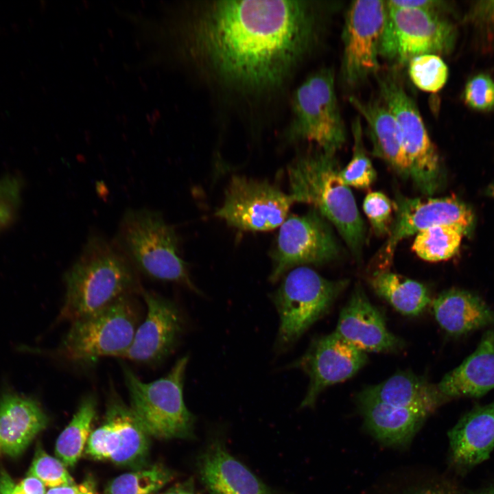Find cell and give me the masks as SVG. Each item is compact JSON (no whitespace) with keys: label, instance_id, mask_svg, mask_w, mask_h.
Instances as JSON below:
<instances>
[{"label":"cell","instance_id":"obj_7","mask_svg":"<svg viewBox=\"0 0 494 494\" xmlns=\"http://www.w3.org/2000/svg\"><path fill=\"white\" fill-rule=\"evenodd\" d=\"M292 117L285 133L291 143L307 141L335 154L346 131L336 93L333 72L321 68L309 75L292 97Z\"/></svg>","mask_w":494,"mask_h":494},{"label":"cell","instance_id":"obj_2","mask_svg":"<svg viewBox=\"0 0 494 494\" xmlns=\"http://www.w3.org/2000/svg\"><path fill=\"white\" fill-rule=\"evenodd\" d=\"M64 301L59 320L74 322L119 298L141 292L138 271L113 241L93 234L64 274Z\"/></svg>","mask_w":494,"mask_h":494},{"label":"cell","instance_id":"obj_40","mask_svg":"<svg viewBox=\"0 0 494 494\" xmlns=\"http://www.w3.org/2000/svg\"><path fill=\"white\" fill-rule=\"evenodd\" d=\"M163 494H195L193 482L191 479L179 483Z\"/></svg>","mask_w":494,"mask_h":494},{"label":"cell","instance_id":"obj_31","mask_svg":"<svg viewBox=\"0 0 494 494\" xmlns=\"http://www.w3.org/2000/svg\"><path fill=\"white\" fill-rule=\"evenodd\" d=\"M408 74L412 83L420 90L436 93L446 84L449 70L440 56L425 54L411 59L408 63Z\"/></svg>","mask_w":494,"mask_h":494},{"label":"cell","instance_id":"obj_9","mask_svg":"<svg viewBox=\"0 0 494 494\" xmlns=\"http://www.w3.org/2000/svg\"><path fill=\"white\" fill-rule=\"evenodd\" d=\"M378 84L383 103L399 128L409 178L423 194L431 196L440 184V163L417 106L395 74L379 76Z\"/></svg>","mask_w":494,"mask_h":494},{"label":"cell","instance_id":"obj_22","mask_svg":"<svg viewBox=\"0 0 494 494\" xmlns=\"http://www.w3.org/2000/svg\"><path fill=\"white\" fill-rule=\"evenodd\" d=\"M351 104L363 117L372 154L384 161L402 178H409L408 162L397 123L384 103L351 96Z\"/></svg>","mask_w":494,"mask_h":494},{"label":"cell","instance_id":"obj_36","mask_svg":"<svg viewBox=\"0 0 494 494\" xmlns=\"http://www.w3.org/2000/svg\"><path fill=\"white\" fill-rule=\"evenodd\" d=\"M464 102L477 110H490L494 108V80L485 73L470 78L463 92Z\"/></svg>","mask_w":494,"mask_h":494},{"label":"cell","instance_id":"obj_15","mask_svg":"<svg viewBox=\"0 0 494 494\" xmlns=\"http://www.w3.org/2000/svg\"><path fill=\"white\" fill-rule=\"evenodd\" d=\"M366 362V352L335 331L315 339L307 352L288 366L302 370L309 378L300 408L313 407L318 395L327 387L353 377Z\"/></svg>","mask_w":494,"mask_h":494},{"label":"cell","instance_id":"obj_37","mask_svg":"<svg viewBox=\"0 0 494 494\" xmlns=\"http://www.w3.org/2000/svg\"><path fill=\"white\" fill-rule=\"evenodd\" d=\"M469 18L473 22L494 29V0L475 3L469 11Z\"/></svg>","mask_w":494,"mask_h":494},{"label":"cell","instance_id":"obj_10","mask_svg":"<svg viewBox=\"0 0 494 494\" xmlns=\"http://www.w3.org/2000/svg\"><path fill=\"white\" fill-rule=\"evenodd\" d=\"M386 16L379 56L397 64L414 57L449 53L456 40V28L440 13L393 5L386 1Z\"/></svg>","mask_w":494,"mask_h":494},{"label":"cell","instance_id":"obj_12","mask_svg":"<svg viewBox=\"0 0 494 494\" xmlns=\"http://www.w3.org/2000/svg\"><path fill=\"white\" fill-rule=\"evenodd\" d=\"M293 203L289 193L268 181L233 176L215 215L242 231H270L282 224Z\"/></svg>","mask_w":494,"mask_h":494},{"label":"cell","instance_id":"obj_14","mask_svg":"<svg viewBox=\"0 0 494 494\" xmlns=\"http://www.w3.org/2000/svg\"><path fill=\"white\" fill-rule=\"evenodd\" d=\"M388 239L378 254L380 270L389 266L399 243L403 239L441 225L456 226L466 233L473 221L471 209L455 197L408 198L397 193Z\"/></svg>","mask_w":494,"mask_h":494},{"label":"cell","instance_id":"obj_33","mask_svg":"<svg viewBox=\"0 0 494 494\" xmlns=\"http://www.w3.org/2000/svg\"><path fill=\"white\" fill-rule=\"evenodd\" d=\"M27 475L37 478L45 485L51 488L75 484L64 464L47 454L40 446H37Z\"/></svg>","mask_w":494,"mask_h":494},{"label":"cell","instance_id":"obj_24","mask_svg":"<svg viewBox=\"0 0 494 494\" xmlns=\"http://www.w3.org/2000/svg\"><path fill=\"white\" fill-rule=\"evenodd\" d=\"M438 325L448 333L463 335L484 327L494 320V314L479 296L466 290L450 289L432 302Z\"/></svg>","mask_w":494,"mask_h":494},{"label":"cell","instance_id":"obj_30","mask_svg":"<svg viewBox=\"0 0 494 494\" xmlns=\"http://www.w3.org/2000/svg\"><path fill=\"white\" fill-rule=\"evenodd\" d=\"M352 132L353 154L347 165L340 169V175L348 187L367 189L375 180L377 174L364 146L362 124L359 117L353 123Z\"/></svg>","mask_w":494,"mask_h":494},{"label":"cell","instance_id":"obj_6","mask_svg":"<svg viewBox=\"0 0 494 494\" xmlns=\"http://www.w3.org/2000/svg\"><path fill=\"white\" fill-rule=\"evenodd\" d=\"M349 283L327 279L305 266L290 271L270 296L279 317L274 351L282 353L290 349L328 311Z\"/></svg>","mask_w":494,"mask_h":494},{"label":"cell","instance_id":"obj_26","mask_svg":"<svg viewBox=\"0 0 494 494\" xmlns=\"http://www.w3.org/2000/svg\"><path fill=\"white\" fill-rule=\"evenodd\" d=\"M106 417L114 423L121 440L120 447L112 462L127 467L143 464L148 454L149 435L130 409L113 398L108 405Z\"/></svg>","mask_w":494,"mask_h":494},{"label":"cell","instance_id":"obj_45","mask_svg":"<svg viewBox=\"0 0 494 494\" xmlns=\"http://www.w3.org/2000/svg\"><path fill=\"white\" fill-rule=\"evenodd\" d=\"M474 494H494V485L491 486L486 489H484L482 491H478L477 493Z\"/></svg>","mask_w":494,"mask_h":494},{"label":"cell","instance_id":"obj_5","mask_svg":"<svg viewBox=\"0 0 494 494\" xmlns=\"http://www.w3.org/2000/svg\"><path fill=\"white\" fill-rule=\"evenodd\" d=\"M189 358H179L165 376L151 382L141 381L129 366L122 365L130 409L149 436L169 439L192 434L194 417L183 399Z\"/></svg>","mask_w":494,"mask_h":494},{"label":"cell","instance_id":"obj_16","mask_svg":"<svg viewBox=\"0 0 494 494\" xmlns=\"http://www.w3.org/2000/svg\"><path fill=\"white\" fill-rule=\"evenodd\" d=\"M141 293L147 307L146 316L138 326L130 347L120 357L154 364L174 350L184 322L175 303L154 292L142 289Z\"/></svg>","mask_w":494,"mask_h":494},{"label":"cell","instance_id":"obj_21","mask_svg":"<svg viewBox=\"0 0 494 494\" xmlns=\"http://www.w3.org/2000/svg\"><path fill=\"white\" fill-rule=\"evenodd\" d=\"M48 418L36 400L13 393L0 400V448L16 457L43 430Z\"/></svg>","mask_w":494,"mask_h":494},{"label":"cell","instance_id":"obj_20","mask_svg":"<svg viewBox=\"0 0 494 494\" xmlns=\"http://www.w3.org/2000/svg\"><path fill=\"white\" fill-rule=\"evenodd\" d=\"M436 387L445 400L478 398L494 389V331H486L474 351L447 373Z\"/></svg>","mask_w":494,"mask_h":494},{"label":"cell","instance_id":"obj_34","mask_svg":"<svg viewBox=\"0 0 494 494\" xmlns=\"http://www.w3.org/2000/svg\"><path fill=\"white\" fill-rule=\"evenodd\" d=\"M394 203L384 193H368L363 201V210L377 235H388L392 224Z\"/></svg>","mask_w":494,"mask_h":494},{"label":"cell","instance_id":"obj_42","mask_svg":"<svg viewBox=\"0 0 494 494\" xmlns=\"http://www.w3.org/2000/svg\"><path fill=\"white\" fill-rule=\"evenodd\" d=\"M80 485H62L50 489L46 494H80Z\"/></svg>","mask_w":494,"mask_h":494},{"label":"cell","instance_id":"obj_18","mask_svg":"<svg viewBox=\"0 0 494 494\" xmlns=\"http://www.w3.org/2000/svg\"><path fill=\"white\" fill-rule=\"evenodd\" d=\"M450 457L462 467L477 465L494 449V400L473 408L448 433Z\"/></svg>","mask_w":494,"mask_h":494},{"label":"cell","instance_id":"obj_11","mask_svg":"<svg viewBox=\"0 0 494 494\" xmlns=\"http://www.w3.org/2000/svg\"><path fill=\"white\" fill-rule=\"evenodd\" d=\"M386 1H354L349 6L342 30L341 74L350 86L377 73L379 45L386 16Z\"/></svg>","mask_w":494,"mask_h":494},{"label":"cell","instance_id":"obj_17","mask_svg":"<svg viewBox=\"0 0 494 494\" xmlns=\"http://www.w3.org/2000/svg\"><path fill=\"white\" fill-rule=\"evenodd\" d=\"M335 332L364 352H386L400 349L402 340L387 328L379 310L356 285L340 311Z\"/></svg>","mask_w":494,"mask_h":494},{"label":"cell","instance_id":"obj_46","mask_svg":"<svg viewBox=\"0 0 494 494\" xmlns=\"http://www.w3.org/2000/svg\"><path fill=\"white\" fill-rule=\"evenodd\" d=\"M489 195L494 198V183L491 185L488 189Z\"/></svg>","mask_w":494,"mask_h":494},{"label":"cell","instance_id":"obj_23","mask_svg":"<svg viewBox=\"0 0 494 494\" xmlns=\"http://www.w3.org/2000/svg\"><path fill=\"white\" fill-rule=\"evenodd\" d=\"M445 399L433 385L421 376L401 371L384 381L361 391L357 402L382 403L402 408H424L434 412Z\"/></svg>","mask_w":494,"mask_h":494},{"label":"cell","instance_id":"obj_13","mask_svg":"<svg viewBox=\"0 0 494 494\" xmlns=\"http://www.w3.org/2000/svg\"><path fill=\"white\" fill-rule=\"evenodd\" d=\"M339 253L333 232L318 211L313 209L302 215H290L281 225L271 253L270 281L277 282L295 266L329 262Z\"/></svg>","mask_w":494,"mask_h":494},{"label":"cell","instance_id":"obj_25","mask_svg":"<svg viewBox=\"0 0 494 494\" xmlns=\"http://www.w3.org/2000/svg\"><path fill=\"white\" fill-rule=\"evenodd\" d=\"M374 292L400 314L416 316L431 302L427 287L421 283L387 269L375 271L370 278Z\"/></svg>","mask_w":494,"mask_h":494},{"label":"cell","instance_id":"obj_39","mask_svg":"<svg viewBox=\"0 0 494 494\" xmlns=\"http://www.w3.org/2000/svg\"><path fill=\"white\" fill-rule=\"evenodd\" d=\"M12 494H46L45 484L37 478L27 475L15 486Z\"/></svg>","mask_w":494,"mask_h":494},{"label":"cell","instance_id":"obj_28","mask_svg":"<svg viewBox=\"0 0 494 494\" xmlns=\"http://www.w3.org/2000/svg\"><path fill=\"white\" fill-rule=\"evenodd\" d=\"M464 234L462 230L454 226L430 227L415 235L412 250L427 261L447 260L458 252Z\"/></svg>","mask_w":494,"mask_h":494},{"label":"cell","instance_id":"obj_1","mask_svg":"<svg viewBox=\"0 0 494 494\" xmlns=\"http://www.w3.org/2000/svg\"><path fill=\"white\" fill-rule=\"evenodd\" d=\"M320 19L318 5L310 1H203L189 23V47L221 84L242 93H269L313 49Z\"/></svg>","mask_w":494,"mask_h":494},{"label":"cell","instance_id":"obj_43","mask_svg":"<svg viewBox=\"0 0 494 494\" xmlns=\"http://www.w3.org/2000/svg\"><path fill=\"white\" fill-rule=\"evenodd\" d=\"M411 494H456L454 491L443 486H431L416 491Z\"/></svg>","mask_w":494,"mask_h":494},{"label":"cell","instance_id":"obj_19","mask_svg":"<svg viewBox=\"0 0 494 494\" xmlns=\"http://www.w3.org/2000/svg\"><path fill=\"white\" fill-rule=\"evenodd\" d=\"M200 479L210 494H272L268 488L219 443L198 462Z\"/></svg>","mask_w":494,"mask_h":494},{"label":"cell","instance_id":"obj_4","mask_svg":"<svg viewBox=\"0 0 494 494\" xmlns=\"http://www.w3.org/2000/svg\"><path fill=\"white\" fill-rule=\"evenodd\" d=\"M113 242L138 272L202 294L193 283L187 264L180 256L174 227L161 212L145 208L127 209Z\"/></svg>","mask_w":494,"mask_h":494},{"label":"cell","instance_id":"obj_32","mask_svg":"<svg viewBox=\"0 0 494 494\" xmlns=\"http://www.w3.org/2000/svg\"><path fill=\"white\" fill-rule=\"evenodd\" d=\"M25 186L24 178L17 173L0 175V234L18 220Z\"/></svg>","mask_w":494,"mask_h":494},{"label":"cell","instance_id":"obj_8","mask_svg":"<svg viewBox=\"0 0 494 494\" xmlns=\"http://www.w3.org/2000/svg\"><path fill=\"white\" fill-rule=\"evenodd\" d=\"M132 295L71 322L60 352L69 361L89 364L106 356L121 357L130 347L139 322Z\"/></svg>","mask_w":494,"mask_h":494},{"label":"cell","instance_id":"obj_35","mask_svg":"<svg viewBox=\"0 0 494 494\" xmlns=\"http://www.w3.org/2000/svg\"><path fill=\"white\" fill-rule=\"evenodd\" d=\"M120 444V436L116 427L106 417L105 423L91 433L87 440L86 454L95 459L112 461Z\"/></svg>","mask_w":494,"mask_h":494},{"label":"cell","instance_id":"obj_44","mask_svg":"<svg viewBox=\"0 0 494 494\" xmlns=\"http://www.w3.org/2000/svg\"><path fill=\"white\" fill-rule=\"evenodd\" d=\"M80 485V494H95V484L91 478L86 479L82 484Z\"/></svg>","mask_w":494,"mask_h":494},{"label":"cell","instance_id":"obj_27","mask_svg":"<svg viewBox=\"0 0 494 494\" xmlns=\"http://www.w3.org/2000/svg\"><path fill=\"white\" fill-rule=\"evenodd\" d=\"M96 408L95 396L89 395L83 397L72 420L59 435L55 452L64 465L73 467L80 458L91 434Z\"/></svg>","mask_w":494,"mask_h":494},{"label":"cell","instance_id":"obj_3","mask_svg":"<svg viewBox=\"0 0 494 494\" xmlns=\"http://www.w3.org/2000/svg\"><path fill=\"white\" fill-rule=\"evenodd\" d=\"M335 154L319 150L303 154L287 167L290 193L294 202L313 206L335 226L354 257H362L364 224L354 196L342 180Z\"/></svg>","mask_w":494,"mask_h":494},{"label":"cell","instance_id":"obj_38","mask_svg":"<svg viewBox=\"0 0 494 494\" xmlns=\"http://www.w3.org/2000/svg\"><path fill=\"white\" fill-rule=\"evenodd\" d=\"M388 2L398 7L417 8L438 13L445 7L444 2L435 0H390Z\"/></svg>","mask_w":494,"mask_h":494},{"label":"cell","instance_id":"obj_29","mask_svg":"<svg viewBox=\"0 0 494 494\" xmlns=\"http://www.w3.org/2000/svg\"><path fill=\"white\" fill-rule=\"evenodd\" d=\"M173 478L168 469L154 465L117 477L107 485L104 494H152Z\"/></svg>","mask_w":494,"mask_h":494},{"label":"cell","instance_id":"obj_41","mask_svg":"<svg viewBox=\"0 0 494 494\" xmlns=\"http://www.w3.org/2000/svg\"><path fill=\"white\" fill-rule=\"evenodd\" d=\"M14 487L15 484L12 479L2 469L0 472V494H12Z\"/></svg>","mask_w":494,"mask_h":494}]
</instances>
